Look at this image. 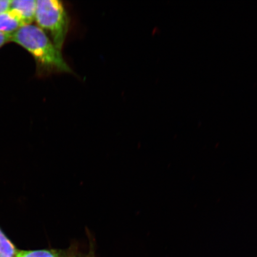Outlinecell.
Segmentation results:
<instances>
[{"instance_id": "obj_1", "label": "cell", "mask_w": 257, "mask_h": 257, "mask_svg": "<svg viewBox=\"0 0 257 257\" xmlns=\"http://www.w3.org/2000/svg\"><path fill=\"white\" fill-rule=\"evenodd\" d=\"M11 42L23 47L33 56L38 76L72 73L64 59L62 51L57 49L48 35L38 26H23L12 35Z\"/></svg>"}, {"instance_id": "obj_2", "label": "cell", "mask_w": 257, "mask_h": 257, "mask_svg": "<svg viewBox=\"0 0 257 257\" xmlns=\"http://www.w3.org/2000/svg\"><path fill=\"white\" fill-rule=\"evenodd\" d=\"M35 21L62 51L68 34L70 19L63 3L58 0H38Z\"/></svg>"}, {"instance_id": "obj_3", "label": "cell", "mask_w": 257, "mask_h": 257, "mask_svg": "<svg viewBox=\"0 0 257 257\" xmlns=\"http://www.w3.org/2000/svg\"><path fill=\"white\" fill-rule=\"evenodd\" d=\"M37 1L35 0H15L11 1L9 9L20 18L25 25L35 21Z\"/></svg>"}, {"instance_id": "obj_4", "label": "cell", "mask_w": 257, "mask_h": 257, "mask_svg": "<svg viewBox=\"0 0 257 257\" xmlns=\"http://www.w3.org/2000/svg\"><path fill=\"white\" fill-rule=\"evenodd\" d=\"M24 25L22 19L11 10L0 14V32L2 33L12 35Z\"/></svg>"}, {"instance_id": "obj_5", "label": "cell", "mask_w": 257, "mask_h": 257, "mask_svg": "<svg viewBox=\"0 0 257 257\" xmlns=\"http://www.w3.org/2000/svg\"><path fill=\"white\" fill-rule=\"evenodd\" d=\"M69 251L67 250L43 249L18 250L16 257H64Z\"/></svg>"}, {"instance_id": "obj_6", "label": "cell", "mask_w": 257, "mask_h": 257, "mask_svg": "<svg viewBox=\"0 0 257 257\" xmlns=\"http://www.w3.org/2000/svg\"><path fill=\"white\" fill-rule=\"evenodd\" d=\"M18 249L0 227V257H16Z\"/></svg>"}, {"instance_id": "obj_7", "label": "cell", "mask_w": 257, "mask_h": 257, "mask_svg": "<svg viewBox=\"0 0 257 257\" xmlns=\"http://www.w3.org/2000/svg\"><path fill=\"white\" fill-rule=\"evenodd\" d=\"M11 36L12 35L5 34L0 32V48L9 42H11Z\"/></svg>"}, {"instance_id": "obj_8", "label": "cell", "mask_w": 257, "mask_h": 257, "mask_svg": "<svg viewBox=\"0 0 257 257\" xmlns=\"http://www.w3.org/2000/svg\"><path fill=\"white\" fill-rule=\"evenodd\" d=\"M10 4H11V1H8V0H0V14L9 10Z\"/></svg>"}, {"instance_id": "obj_9", "label": "cell", "mask_w": 257, "mask_h": 257, "mask_svg": "<svg viewBox=\"0 0 257 257\" xmlns=\"http://www.w3.org/2000/svg\"><path fill=\"white\" fill-rule=\"evenodd\" d=\"M85 257H96L95 255L94 246L91 241L90 242V247L88 254Z\"/></svg>"}, {"instance_id": "obj_10", "label": "cell", "mask_w": 257, "mask_h": 257, "mask_svg": "<svg viewBox=\"0 0 257 257\" xmlns=\"http://www.w3.org/2000/svg\"><path fill=\"white\" fill-rule=\"evenodd\" d=\"M64 257H79V256L76 254V252H74L73 248H69V252L67 253V255H66Z\"/></svg>"}]
</instances>
